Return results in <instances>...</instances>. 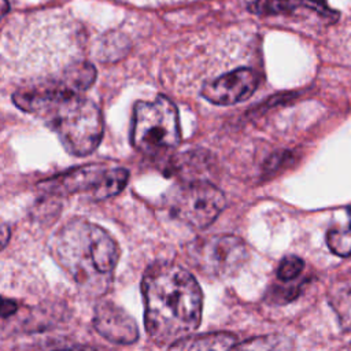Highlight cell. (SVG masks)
<instances>
[{
  "instance_id": "obj_1",
  "label": "cell",
  "mask_w": 351,
  "mask_h": 351,
  "mask_svg": "<svg viewBox=\"0 0 351 351\" xmlns=\"http://www.w3.org/2000/svg\"><path fill=\"white\" fill-rule=\"evenodd\" d=\"M147 335L159 346L195 332L202 321L203 295L195 276L173 262L154 263L141 282Z\"/></svg>"
},
{
  "instance_id": "obj_2",
  "label": "cell",
  "mask_w": 351,
  "mask_h": 351,
  "mask_svg": "<svg viewBox=\"0 0 351 351\" xmlns=\"http://www.w3.org/2000/svg\"><path fill=\"white\" fill-rule=\"evenodd\" d=\"M52 251L59 266L85 293L97 296L110 288L119 248L101 226L81 218L69 221L55 234Z\"/></svg>"
},
{
  "instance_id": "obj_3",
  "label": "cell",
  "mask_w": 351,
  "mask_h": 351,
  "mask_svg": "<svg viewBox=\"0 0 351 351\" xmlns=\"http://www.w3.org/2000/svg\"><path fill=\"white\" fill-rule=\"evenodd\" d=\"M63 147L73 155H89L103 136V118L88 99L71 96L60 101L49 114Z\"/></svg>"
},
{
  "instance_id": "obj_4",
  "label": "cell",
  "mask_w": 351,
  "mask_h": 351,
  "mask_svg": "<svg viewBox=\"0 0 351 351\" xmlns=\"http://www.w3.org/2000/svg\"><path fill=\"white\" fill-rule=\"evenodd\" d=\"M180 138L178 111L169 99L158 96L154 100L136 104L132 143L138 151L158 155L176 147Z\"/></svg>"
},
{
  "instance_id": "obj_5",
  "label": "cell",
  "mask_w": 351,
  "mask_h": 351,
  "mask_svg": "<svg viewBox=\"0 0 351 351\" xmlns=\"http://www.w3.org/2000/svg\"><path fill=\"white\" fill-rule=\"evenodd\" d=\"M248 248L232 234H214L193 240L186 248L189 265L211 280H225L234 276L245 263Z\"/></svg>"
},
{
  "instance_id": "obj_6",
  "label": "cell",
  "mask_w": 351,
  "mask_h": 351,
  "mask_svg": "<svg viewBox=\"0 0 351 351\" xmlns=\"http://www.w3.org/2000/svg\"><path fill=\"white\" fill-rule=\"evenodd\" d=\"M128 178L126 169L88 165L47 180L43 182V188L55 195L85 192L95 200H103L119 193Z\"/></svg>"
},
{
  "instance_id": "obj_7",
  "label": "cell",
  "mask_w": 351,
  "mask_h": 351,
  "mask_svg": "<svg viewBox=\"0 0 351 351\" xmlns=\"http://www.w3.org/2000/svg\"><path fill=\"white\" fill-rule=\"evenodd\" d=\"M169 207L171 214L184 223L203 229L221 214L225 196L207 181H189L171 191Z\"/></svg>"
},
{
  "instance_id": "obj_8",
  "label": "cell",
  "mask_w": 351,
  "mask_h": 351,
  "mask_svg": "<svg viewBox=\"0 0 351 351\" xmlns=\"http://www.w3.org/2000/svg\"><path fill=\"white\" fill-rule=\"evenodd\" d=\"M258 86L254 70L241 67L207 82L202 95L206 100L219 106H229L248 99Z\"/></svg>"
},
{
  "instance_id": "obj_9",
  "label": "cell",
  "mask_w": 351,
  "mask_h": 351,
  "mask_svg": "<svg viewBox=\"0 0 351 351\" xmlns=\"http://www.w3.org/2000/svg\"><path fill=\"white\" fill-rule=\"evenodd\" d=\"M93 326L99 335L117 344H132L138 339V328L134 318L108 300L96 306Z\"/></svg>"
},
{
  "instance_id": "obj_10",
  "label": "cell",
  "mask_w": 351,
  "mask_h": 351,
  "mask_svg": "<svg viewBox=\"0 0 351 351\" xmlns=\"http://www.w3.org/2000/svg\"><path fill=\"white\" fill-rule=\"evenodd\" d=\"M236 343V336L229 332H210L189 335L170 344L169 351H229Z\"/></svg>"
},
{
  "instance_id": "obj_11",
  "label": "cell",
  "mask_w": 351,
  "mask_h": 351,
  "mask_svg": "<svg viewBox=\"0 0 351 351\" xmlns=\"http://www.w3.org/2000/svg\"><path fill=\"white\" fill-rule=\"evenodd\" d=\"M96 78V70L89 62H74L71 63L58 80L62 88L73 96H80L86 90Z\"/></svg>"
},
{
  "instance_id": "obj_12",
  "label": "cell",
  "mask_w": 351,
  "mask_h": 351,
  "mask_svg": "<svg viewBox=\"0 0 351 351\" xmlns=\"http://www.w3.org/2000/svg\"><path fill=\"white\" fill-rule=\"evenodd\" d=\"M229 351H295V343L289 336L270 333L236 341Z\"/></svg>"
},
{
  "instance_id": "obj_13",
  "label": "cell",
  "mask_w": 351,
  "mask_h": 351,
  "mask_svg": "<svg viewBox=\"0 0 351 351\" xmlns=\"http://www.w3.org/2000/svg\"><path fill=\"white\" fill-rule=\"evenodd\" d=\"M252 5L259 14H281L300 7L314 8L321 12L326 11L324 0H255Z\"/></svg>"
},
{
  "instance_id": "obj_14",
  "label": "cell",
  "mask_w": 351,
  "mask_h": 351,
  "mask_svg": "<svg viewBox=\"0 0 351 351\" xmlns=\"http://www.w3.org/2000/svg\"><path fill=\"white\" fill-rule=\"evenodd\" d=\"M326 243L333 254L339 256L351 255V226L330 229L326 234Z\"/></svg>"
},
{
  "instance_id": "obj_15",
  "label": "cell",
  "mask_w": 351,
  "mask_h": 351,
  "mask_svg": "<svg viewBox=\"0 0 351 351\" xmlns=\"http://www.w3.org/2000/svg\"><path fill=\"white\" fill-rule=\"evenodd\" d=\"M332 304L339 314L341 325L351 326V292L347 288L336 291L332 296Z\"/></svg>"
},
{
  "instance_id": "obj_16",
  "label": "cell",
  "mask_w": 351,
  "mask_h": 351,
  "mask_svg": "<svg viewBox=\"0 0 351 351\" xmlns=\"http://www.w3.org/2000/svg\"><path fill=\"white\" fill-rule=\"evenodd\" d=\"M303 267H304L303 259H300L296 255H288L280 262L277 269V277L284 282L292 281L299 277Z\"/></svg>"
},
{
  "instance_id": "obj_17",
  "label": "cell",
  "mask_w": 351,
  "mask_h": 351,
  "mask_svg": "<svg viewBox=\"0 0 351 351\" xmlns=\"http://www.w3.org/2000/svg\"><path fill=\"white\" fill-rule=\"evenodd\" d=\"M18 310L16 303L12 299L0 296V317H11L12 314H15V311Z\"/></svg>"
},
{
  "instance_id": "obj_18",
  "label": "cell",
  "mask_w": 351,
  "mask_h": 351,
  "mask_svg": "<svg viewBox=\"0 0 351 351\" xmlns=\"http://www.w3.org/2000/svg\"><path fill=\"white\" fill-rule=\"evenodd\" d=\"M10 236H11V232H10V228L0 222V251L7 245L8 240H10Z\"/></svg>"
},
{
  "instance_id": "obj_19",
  "label": "cell",
  "mask_w": 351,
  "mask_h": 351,
  "mask_svg": "<svg viewBox=\"0 0 351 351\" xmlns=\"http://www.w3.org/2000/svg\"><path fill=\"white\" fill-rule=\"evenodd\" d=\"M7 11H8V3H7V0H0V19L5 15Z\"/></svg>"
},
{
  "instance_id": "obj_20",
  "label": "cell",
  "mask_w": 351,
  "mask_h": 351,
  "mask_svg": "<svg viewBox=\"0 0 351 351\" xmlns=\"http://www.w3.org/2000/svg\"><path fill=\"white\" fill-rule=\"evenodd\" d=\"M60 351H96V350L92 347H73V348H66Z\"/></svg>"
},
{
  "instance_id": "obj_21",
  "label": "cell",
  "mask_w": 351,
  "mask_h": 351,
  "mask_svg": "<svg viewBox=\"0 0 351 351\" xmlns=\"http://www.w3.org/2000/svg\"><path fill=\"white\" fill-rule=\"evenodd\" d=\"M350 217H351V213H350Z\"/></svg>"
}]
</instances>
